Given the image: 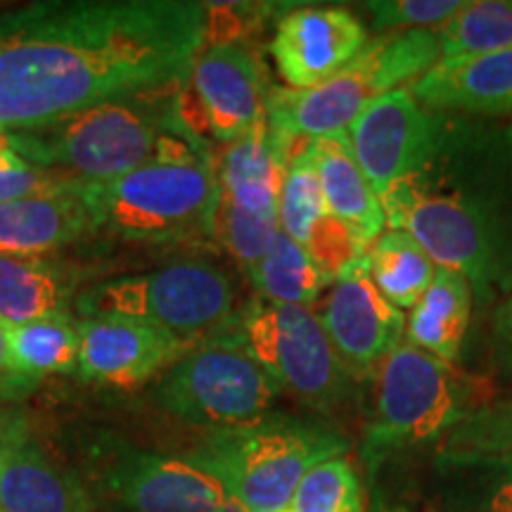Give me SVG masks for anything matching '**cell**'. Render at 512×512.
I'll return each mask as SVG.
<instances>
[{"label": "cell", "mask_w": 512, "mask_h": 512, "mask_svg": "<svg viewBox=\"0 0 512 512\" xmlns=\"http://www.w3.org/2000/svg\"><path fill=\"white\" fill-rule=\"evenodd\" d=\"M207 46V3L41 0L0 10V128L174 91Z\"/></svg>", "instance_id": "cell-1"}, {"label": "cell", "mask_w": 512, "mask_h": 512, "mask_svg": "<svg viewBox=\"0 0 512 512\" xmlns=\"http://www.w3.org/2000/svg\"><path fill=\"white\" fill-rule=\"evenodd\" d=\"M389 230H406L482 306L512 292V121L437 112L430 157L380 195Z\"/></svg>", "instance_id": "cell-2"}, {"label": "cell", "mask_w": 512, "mask_h": 512, "mask_svg": "<svg viewBox=\"0 0 512 512\" xmlns=\"http://www.w3.org/2000/svg\"><path fill=\"white\" fill-rule=\"evenodd\" d=\"M183 88L102 102L53 124L8 133L19 155L38 169L74 185L110 183L169 152L204 145L183 117Z\"/></svg>", "instance_id": "cell-3"}, {"label": "cell", "mask_w": 512, "mask_h": 512, "mask_svg": "<svg viewBox=\"0 0 512 512\" xmlns=\"http://www.w3.org/2000/svg\"><path fill=\"white\" fill-rule=\"evenodd\" d=\"M93 233L131 245L211 238L219 178L207 145L185 147L102 185H79Z\"/></svg>", "instance_id": "cell-4"}, {"label": "cell", "mask_w": 512, "mask_h": 512, "mask_svg": "<svg viewBox=\"0 0 512 512\" xmlns=\"http://www.w3.org/2000/svg\"><path fill=\"white\" fill-rule=\"evenodd\" d=\"M489 382L399 344L377 368L375 406L366 422L361 458L370 475L403 453L441 446L472 411L484 406Z\"/></svg>", "instance_id": "cell-5"}, {"label": "cell", "mask_w": 512, "mask_h": 512, "mask_svg": "<svg viewBox=\"0 0 512 512\" xmlns=\"http://www.w3.org/2000/svg\"><path fill=\"white\" fill-rule=\"evenodd\" d=\"M347 448L349 441L325 422L271 411L249 425L204 434L188 458L249 512H283L313 467Z\"/></svg>", "instance_id": "cell-6"}, {"label": "cell", "mask_w": 512, "mask_h": 512, "mask_svg": "<svg viewBox=\"0 0 512 512\" xmlns=\"http://www.w3.org/2000/svg\"><path fill=\"white\" fill-rule=\"evenodd\" d=\"M81 318H128L188 344L219 335L238 313V283L219 261L181 256L145 273L119 275L76 294Z\"/></svg>", "instance_id": "cell-7"}, {"label": "cell", "mask_w": 512, "mask_h": 512, "mask_svg": "<svg viewBox=\"0 0 512 512\" xmlns=\"http://www.w3.org/2000/svg\"><path fill=\"white\" fill-rule=\"evenodd\" d=\"M441 60L437 31L411 29L382 34L342 72L304 91L273 88L268 100V131L292 138L347 136L349 126L370 102L415 83Z\"/></svg>", "instance_id": "cell-8"}, {"label": "cell", "mask_w": 512, "mask_h": 512, "mask_svg": "<svg viewBox=\"0 0 512 512\" xmlns=\"http://www.w3.org/2000/svg\"><path fill=\"white\" fill-rule=\"evenodd\" d=\"M219 335L245 349L280 392L313 413L332 415L356 396L361 380L332 349L318 316L304 306L252 299Z\"/></svg>", "instance_id": "cell-9"}, {"label": "cell", "mask_w": 512, "mask_h": 512, "mask_svg": "<svg viewBox=\"0 0 512 512\" xmlns=\"http://www.w3.org/2000/svg\"><path fill=\"white\" fill-rule=\"evenodd\" d=\"M280 389L252 356L221 335L176 358L152 384V403L204 432L233 430L273 411Z\"/></svg>", "instance_id": "cell-10"}, {"label": "cell", "mask_w": 512, "mask_h": 512, "mask_svg": "<svg viewBox=\"0 0 512 512\" xmlns=\"http://www.w3.org/2000/svg\"><path fill=\"white\" fill-rule=\"evenodd\" d=\"M271 81L259 50L245 41L204 46L192 64L181 105L183 117L202 136L228 145L266 124Z\"/></svg>", "instance_id": "cell-11"}, {"label": "cell", "mask_w": 512, "mask_h": 512, "mask_svg": "<svg viewBox=\"0 0 512 512\" xmlns=\"http://www.w3.org/2000/svg\"><path fill=\"white\" fill-rule=\"evenodd\" d=\"M100 489L126 512H216L228 494L190 458L145 451L117 437L93 448Z\"/></svg>", "instance_id": "cell-12"}, {"label": "cell", "mask_w": 512, "mask_h": 512, "mask_svg": "<svg viewBox=\"0 0 512 512\" xmlns=\"http://www.w3.org/2000/svg\"><path fill=\"white\" fill-rule=\"evenodd\" d=\"M437 133V112L425 110L413 91L396 88L354 119L347 140L356 164L377 197L425 164Z\"/></svg>", "instance_id": "cell-13"}, {"label": "cell", "mask_w": 512, "mask_h": 512, "mask_svg": "<svg viewBox=\"0 0 512 512\" xmlns=\"http://www.w3.org/2000/svg\"><path fill=\"white\" fill-rule=\"evenodd\" d=\"M320 325L332 349L356 380L382 366L401 344L406 318L387 302L368 273V256L339 273L320 311Z\"/></svg>", "instance_id": "cell-14"}, {"label": "cell", "mask_w": 512, "mask_h": 512, "mask_svg": "<svg viewBox=\"0 0 512 512\" xmlns=\"http://www.w3.org/2000/svg\"><path fill=\"white\" fill-rule=\"evenodd\" d=\"M0 510L93 512L86 484L57 463L17 408H0Z\"/></svg>", "instance_id": "cell-15"}, {"label": "cell", "mask_w": 512, "mask_h": 512, "mask_svg": "<svg viewBox=\"0 0 512 512\" xmlns=\"http://www.w3.org/2000/svg\"><path fill=\"white\" fill-rule=\"evenodd\" d=\"M368 29L356 12L330 5H297L275 24L271 55L294 91L325 83L366 48Z\"/></svg>", "instance_id": "cell-16"}, {"label": "cell", "mask_w": 512, "mask_h": 512, "mask_svg": "<svg viewBox=\"0 0 512 512\" xmlns=\"http://www.w3.org/2000/svg\"><path fill=\"white\" fill-rule=\"evenodd\" d=\"M192 344L128 318L79 320V373L86 382L136 389L157 380Z\"/></svg>", "instance_id": "cell-17"}, {"label": "cell", "mask_w": 512, "mask_h": 512, "mask_svg": "<svg viewBox=\"0 0 512 512\" xmlns=\"http://www.w3.org/2000/svg\"><path fill=\"white\" fill-rule=\"evenodd\" d=\"M425 110L467 117H512V48L439 60L413 83Z\"/></svg>", "instance_id": "cell-18"}, {"label": "cell", "mask_w": 512, "mask_h": 512, "mask_svg": "<svg viewBox=\"0 0 512 512\" xmlns=\"http://www.w3.org/2000/svg\"><path fill=\"white\" fill-rule=\"evenodd\" d=\"M93 235L79 185L0 204V256L41 259Z\"/></svg>", "instance_id": "cell-19"}, {"label": "cell", "mask_w": 512, "mask_h": 512, "mask_svg": "<svg viewBox=\"0 0 512 512\" xmlns=\"http://www.w3.org/2000/svg\"><path fill=\"white\" fill-rule=\"evenodd\" d=\"M311 155L330 214L370 252L373 242L384 233L387 219L380 197L351 155L347 136L316 138L311 143Z\"/></svg>", "instance_id": "cell-20"}, {"label": "cell", "mask_w": 512, "mask_h": 512, "mask_svg": "<svg viewBox=\"0 0 512 512\" xmlns=\"http://www.w3.org/2000/svg\"><path fill=\"white\" fill-rule=\"evenodd\" d=\"M76 273L60 261L0 256V320L10 325L72 316Z\"/></svg>", "instance_id": "cell-21"}, {"label": "cell", "mask_w": 512, "mask_h": 512, "mask_svg": "<svg viewBox=\"0 0 512 512\" xmlns=\"http://www.w3.org/2000/svg\"><path fill=\"white\" fill-rule=\"evenodd\" d=\"M472 318V290L463 275L437 266L432 285L408 318V344L444 363H456Z\"/></svg>", "instance_id": "cell-22"}, {"label": "cell", "mask_w": 512, "mask_h": 512, "mask_svg": "<svg viewBox=\"0 0 512 512\" xmlns=\"http://www.w3.org/2000/svg\"><path fill=\"white\" fill-rule=\"evenodd\" d=\"M214 164L221 195L252 214L278 216L287 169L275 155L266 124L228 143Z\"/></svg>", "instance_id": "cell-23"}, {"label": "cell", "mask_w": 512, "mask_h": 512, "mask_svg": "<svg viewBox=\"0 0 512 512\" xmlns=\"http://www.w3.org/2000/svg\"><path fill=\"white\" fill-rule=\"evenodd\" d=\"M368 273L377 292L396 309H413L432 285L434 261L406 230H387L368 252Z\"/></svg>", "instance_id": "cell-24"}, {"label": "cell", "mask_w": 512, "mask_h": 512, "mask_svg": "<svg viewBox=\"0 0 512 512\" xmlns=\"http://www.w3.org/2000/svg\"><path fill=\"white\" fill-rule=\"evenodd\" d=\"M8 342L19 370L38 382L79 370V320L72 316L8 323Z\"/></svg>", "instance_id": "cell-25"}, {"label": "cell", "mask_w": 512, "mask_h": 512, "mask_svg": "<svg viewBox=\"0 0 512 512\" xmlns=\"http://www.w3.org/2000/svg\"><path fill=\"white\" fill-rule=\"evenodd\" d=\"M247 278L266 302L304 309H309L328 285L306 249L287 238L283 230L275 238L271 252L247 273Z\"/></svg>", "instance_id": "cell-26"}, {"label": "cell", "mask_w": 512, "mask_h": 512, "mask_svg": "<svg viewBox=\"0 0 512 512\" xmlns=\"http://www.w3.org/2000/svg\"><path fill=\"white\" fill-rule=\"evenodd\" d=\"M451 512H512V460L437 458Z\"/></svg>", "instance_id": "cell-27"}, {"label": "cell", "mask_w": 512, "mask_h": 512, "mask_svg": "<svg viewBox=\"0 0 512 512\" xmlns=\"http://www.w3.org/2000/svg\"><path fill=\"white\" fill-rule=\"evenodd\" d=\"M441 60L512 48V0L465 3L437 31Z\"/></svg>", "instance_id": "cell-28"}, {"label": "cell", "mask_w": 512, "mask_h": 512, "mask_svg": "<svg viewBox=\"0 0 512 512\" xmlns=\"http://www.w3.org/2000/svg\"><path fill=\"white\" fill-rule=\"evenodd\" d=\"M441 460H512V399L472 411L439 446Z\"/></svg>", "instance_id": "cell-29"}, {"label": "cell", "mask_w": 512, "mask_h": 512, "mask_svg": "<svg viewBox=\"0 0 512 512\" xmlns=\"http://www.w3.org/2000/svg\"><path fill=\"white\" fill-rule=\"evenodd\" d=\"M313 143V140H311ZM330 216L320 178L313 164L311 145L287 166L283 188L278 197V223L280 230L297 245H309L313 230Z\"/></svg>", "instance_id": "cell-30"}, {"label": "cell", "mask_w": 512, "mask_h": 512, "mask_svg": "<svg viewBox=\"0 0 512 512\" xmlns=\"http://www.w3.org/2000/svg\"><path fill=\"white\" fill-rule=\"evenodd\" d=\"M278 233V216L252 214V211L230 202L226 195L219 197L214 226H211V240L219 242L245 273L252 271L271 252Z\"/></svg>", "instance_id": "cell-31"}, {"label": "cell", "mask_w": 512, "mask_h": 512, "mask_svg": "<svg viewBox=\"0 0 512 512\" xmlns=\"http://www.w3.org/2000/svg\"><path fill=\"white\" fill-rule=\"evenodd\" d=\"M294 512H363L356 467L339 456L313 467L292 498Z\"/></svg>", "instance_id": "cell-32"}, {"label": "cell", "mask_w": 512, "mask_h": 512, "mask_svg": "<svg viewBox=\"0 0 512 512\" xmlns=\"http://www.w3.org/2000/svg\"><path fill=\"white\" fill-rule=\"evenodd\" d=\"M465 3L460 0H373L363 3L370 27L384 34L411 29H437L446 24Z\"/></svg>", "instance_id": "cell-33"}, {"label": "cell", "mask_w": 512, "mask_h": 512, "mask_svg": "<svg viewBox=\"0 0 512 512\" xmlns=\"http://www.w3.org/2000/svg\"><path fill=\"white\" fill-rule=\"evenodd\" d=\"M41 387V382L22 373L19 366L12 358L10 342H8V323L0 320V406H12L29 399L36 389Z\"/></svg>", "instance_id": "cell-34"}, {"label": "cell", "mask_w": 512, "mask_h": 512, "mask_svg": "<svg viewBox=\"0 0 512 512\" xmlns=\"http://www.w3.org/2000/svg\"><path fill=\"white\" fill-rule=\"evenodd\" d=\"M491 366L501 380L512 384V292L491 313Z\"/></svg>", "instance_id": "cell-35"}, {"label": "cell", "mask_w": 512, "mask_h": 512, "mask_svg": "<svg viewBox=\"0 0 512 512\" xmlns=\"http://www.w3.org/2000/svg\"><path fill=\"white\" fill-rule=\"evenodd\" d=\"M216 512H249V510L245 508V505H242V503L238 501V498L228 496V498H226V501H223V503H221V508H219V510H216Z\"/></svg>", "instance_id": "cell-36"}, {"label": "cell", "mask_w": 512, "mask_h": 512, "mask_svg": "<svg viewBox=\"0 0 512 512\" xmlns=\"http://www.w3.org/2000/svg\"><path fill=\"white\" fill-rule=\"evenodd\" d=\"M0 512H3V510H0Z\"/></svg>", "instance_id": "cell-37"}]
</instances>
